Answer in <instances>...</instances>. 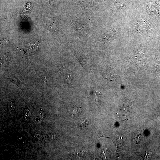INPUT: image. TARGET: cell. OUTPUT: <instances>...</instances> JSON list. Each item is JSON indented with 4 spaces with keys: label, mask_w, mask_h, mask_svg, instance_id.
<instances>
[{
    "label": "cell",
    "mask_w": 160,
    "mask_h": 160,
    "mask_svg": "<svg viewBox=\"0 0 160 160\" xmlns=\"http://www.w3.org/2000/svg\"><path fill=\"white\" fill-rule=\"evenodd\" d=\"M88 124V122L86 119H84L79 121V126L80 128L85 127Z\"/></svg>",
    "instance_id": "6"
},
{
    "label": "cell",
    "mask_w": 160,
    "mask_h": 160,
    "mask_svg": "<svg viewBox=\"0 0 160 160\" xmlns=\"http://www.w3.org/2000/svg\"><path fill=\"white\" fill-rule=\"evenodd\" d=\"M142 137L141 135L135 134L132 137V140L133 143L135 144H137L138 143L140 142V138Z\"/></svg>",
    "instance_id": "5"
},
{
    "label": "cell",
    "mask_w": 160,
    "mask_h": 160,
    "mask_svg": "<svg viewBox=\"0 0 160 160\" xmlns=\"http://www.w3.org/2000/svg\"><path fill=\"white\" fill-rule=\"evenodd\" d=\"M142 157L144 159H148L151 156V152L150 151H146L143 152L140 154Z\"/></svg>",
    "instance_id": "3"
},
{
    "label": "cell",
    "mask_w": 160,
    "mask_h": 160,
    "mask_svg": "<svg viewBox=\"0 0 160 160\" xmlns=\"http://www.w3.org/2000/svg\"><path fill=\"white\" fill-rule=\"evenodd\" d=\"M149 24L146 22L142 21L138 23L136 25L138 31L141 33L146 32L149 29Z\"/></svg>",
    "instance_id": "1"
},
{
    "label": "cell",
    "mask_w": 160,
    "mask_h": 160,
    "mask_svg": "<svg viewBox=\"0 0 160 160\" xmlns=\"http://www.w3.org/2000/svg\"><path fill=\"white\" fill-rule=\"evenodd\" d=\"M80 107H79L73 106L70 108L68 113L71 116H75L77 115L80 110Z\"/></svg>",
    "instance_id": "2"
},
{
    "label": "cell",
    "mask_w": 160,
    "mask_h": 160,
    "mask_svg": "<svg viewBox=\"0 0 160 160\" xmlns=\"http://www.w3.org/2000/svg\"><path fill=\"white\" fill-rule=\"evenodd\" d=\"M27 48L30 52H33L38 48L37 44L36 43H31L29 44Z\"/></svg>",
    "instance_id": "4"
}]
</instances>
